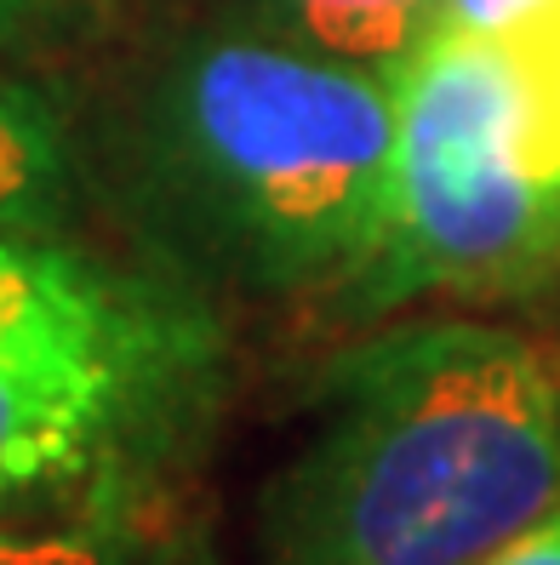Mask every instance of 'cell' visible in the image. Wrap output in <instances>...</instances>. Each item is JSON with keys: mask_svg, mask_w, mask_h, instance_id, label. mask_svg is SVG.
Returning a JSON list of instances; mask_svg holds the SVG:
<instances>
[{"mask_svg": "<svg viewBox=\"0 0 560 565\" xmlns=\"http://www.w3.org/2000/svg\"><path fill=\"white\" fill-rule=\"evenodd\" d=\"M498 41L509 46V63L520 75L532 172L560 194V0H543L532 18L509 23Z\"/></svg>", "mask_w": 560, "mask_h": 565, "instance_id": "cell-8", "label": "cell"}, {"mask_svg": "<svg viewBox=\"0 0 560 565\" xmlns=\"http://www.w3.org/2000/svg\"><path fill=\"white\" fill-rule=\"evenodd\" d=\"M131 172L189 263L275 297H355L389 235L394 81L281 35H201L155 70Z\"/></svg>", "mask_w": 560, "mask_h": 565, "instance_id": "cell-2", "label": "cell"}, {"mask_svg": "<svg viewBox=\"0 0 560 565\" xmlns=\"http://www.w3.org/2000/svg\"><path fill=\"white\" fill-rule=\"evenodd\" d=\"M543 0H441L435 29H469V35H504L509 23L532 18Z\"/></svg>", "mask_w": 560, "mask_h": 565, "instance_id": "cell-10", "label": "cell"}, {"mask_svg": "<svg viewBox=\"0 0 560 565\" xmlns=\"http://www.w3.org/2000/svg\"><path fill=\"white\" fill-rule=\"evenodd\" d=\"M70 138L35 86L0 75V228L35 235L70 206Z\"/></svg>", "mask_w": 560, "mask_h": 565, "instance_id": "cell-7", "label": "cell"}, {"mask_svg": "<svg viewBox=\"0 0 560 565\" xmlns=\"http://www.w3.org/2000/svg\"><path fill=\"white\" fill-rule=\"evenodd\" d=\"M0 565H155L149 543L109 514L70 525H0Z\"/></svg>", "mask_w": 560, "mask_h": 565, "instance_id": "cell-9", "label": "cell"}, {"mask_svg": "<svg viewBox=\"0 0 560 565\" xmlns=\"http://www.w3.org/2000/svg\"><path fill=\"white\" fill-rule=\"evenodd\" d=\"M560 503V383L504 326L418 320L320 365L257 565H480Z\"/></svg>", "mask_w": 560, "mask_h": 565, "instance_id": "cell-1", "label": "cell"}, {"mask_svg": "<svg viewBox=\"0 0 560 565\" xmlns=\"http://www.w3.org/2000/svg\"><path fill=\"white\" fill-rule=\"evenodd\" d=\"M480 565H560V503L526 520L509 543H498Z\"/></svg>", "mask_w": 560, "mask_h": 565, "instance_id": "cell-11", "label": "cell"}, {"mask_svg": "<svg viewBox=\"0 0 560 565\" xmlns=\"http://www.w3.org/2000/svg\"><path fill=\"white\" fill-rule=\"evenodd\" d=\"M257 7L281 41L378 75L401 70L441 18V0H257Z\"/></svg>", "mask_w": 560, "mask_h": 565, "instance_id": "cell-6", "label": "cell"}, {"mask_svg": "<svg viewBox=\"0 0 560 565\" xmlns=\"http://www.w3.org/2000/svg\"><path fill=\"white\" fill-rule=\"evenodd\" d=\"M0 372L155 388L167 372V326L81 252L12 228L0 235Z\"/></svg>", "mask_w": 560, "mask_h": 565, "instance_id": "cell-4", "label": "cell"}, {"mask_svg": "<svg viewBox=\"0 0 560 565\" xmlns=\"http://www.w3.org/2000/svg\"><path fill=\"white\" fill-rule=\"evenodd\" d=\"M394 81L389 235L355 286V315L412 297H509L560 263V194L532 172L509 46L430 29Z\"/></svg>", "mask_w": 560, "mask_h": 565, "instance_id": "cell-3", "label": "cell"}, {"mask_svg": "<svg viewBox=\"0 0 560 565\" xmlns=\"http://www.w3.org/2000/svg\"><path fill=\"white\" fill-rule=\"evenodd\" d=\"M144 383L0 372V509L81 480L144 412Z\"/></svg>", "mask_w": 560, "mask_h": 565, "instance_id": "cell-5", "label": "cell"}, {"mask_svg": "<svg viewBox=\"0 0 560 565\" xmlns=\"http://www.w3.org/2000/svg\"><path fill=\"white\" fill-rule=\"evenodd\" d=\"M63 12H75V0H0V46L41 35Z\"/></svg>", "mask_w": 560, "mask_h": 565, "instance_id": "cell-12", "label": "cell"}]
</instances>
